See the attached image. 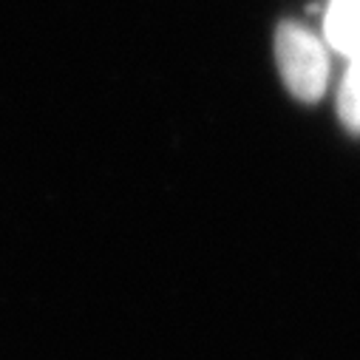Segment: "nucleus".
Here are the masks:
<instances>
[{"label": "nucleus", "instance_id": "obj_3", "mask_svg": "<svg viewBox=\"0 0 360 360\" xmlns=\"http://www.w3.org/2000/svg\"><path fill=\"white\" fill-rule=\"evenodd\" d=\"M338 117L352 134H360V60H349V71L338 91Z\"/></svg>", "mask_w": 360, "mask_h": 360}, {"label": "nucleus", "instance_id": "obj_2", "mask_svg": "<svg viewBox=\"0 0 360 360\" xmlns=\"http://www.w3.org/2000/svg\"><path fill=\"white\" fill-rule=\"evenodd\" d=\"M323 32L335 51L360 60V0H329Z\"/></svg>", "mask_w": 360, "mask_h": 360}, {"label": "nucleus", "instance_id": "obj_1", "mask_svg": "<svg viewBox=\"0 0 360 360\" xmlns=\"http://www.w3.org/2000/svg\"><path fill=\"white\" fill-rule=\"evenodd\" d=\"M276 63L290 94L315 103L326 91L329 60L323 43L301 23H281L276 32Z\"/></svg>", "mask_w": 360, "mask_h": 360}]
</instances>
